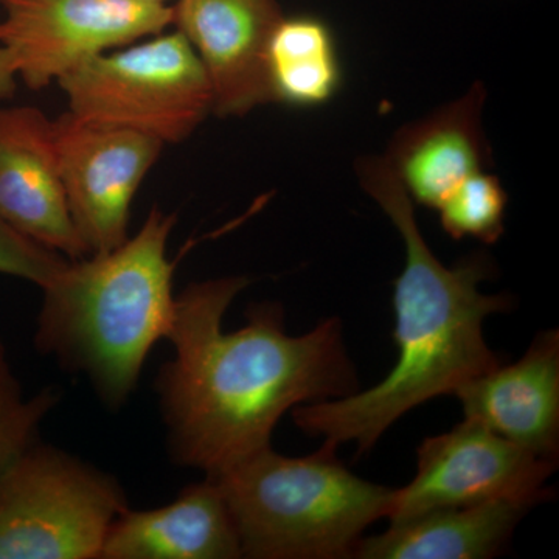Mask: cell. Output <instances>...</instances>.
I'll list each match as a JSON object with an SVG mask.
<instances>
[{"label":"cell","instance_id":"obj_1","mask_svg":"<svg viewBox=\"0 0 559 559\" xmlns=\"http://www.w3.org/2000/svg\"><path fill=\"white\" fill-rule=\"evenodd\" d=\"M249 283L205 280L176 297L167 337L175 358L157 377L170 455L205 476L271 447L286 412L359 390L340 318L289 336L282 307L259 304L249 308L242 329L226 333L224 316Z\"/></svg>","mask_w":559,"mask_h":559},{"label":"cell","instance_id":"obj_2","mask_svg":"<svg viewBox=\"0 0 559 559\" xmlns=\"http://www.w3.org/2000/svg\"><path fill=\"white\" fill-rule=\"evenodd\" d=\"M356 171L406 248L393 294L399 360L374 388L301 404L293 409V418L305 433L322 437L326 447L337 450L356 443L358 454H364L407 412L454 395L466 382L502 364L485 341L484 323L489 316L513 308V299L481 293V283L495 270L487 253H473L451 267L437 259L415 219L414 201L384 157H366Z\"/></svg>","mask_w":559,"mask_h":559},{"label":"cell","instance_id":"obj_3","mask_svg":"<svg viewBox=\"0 0 559 559\" xmlns=\"http://www.w3.org/2000/svg\"><path fill=\"white\" fill-rule=\"evenodd\" d=\"M175 224L176 215L153 209L134 237L70 260L40 288L36 347L84 374L112 409L128 403L151 349L170 333L176 263L167 246Z\"/></svg>","mask_w":559,"mask_h":559},{"label":"cell","instance_id":"obj_4","mask_svg":"<svg viewBox=\"0 0 559 559\" xmlns=\"http://www.w3.org/2000/svg\"><path fill=\"white\" fill-rule=\"evenodd\" d=\"M209 477L229 507L242 558L252 559L353 558L395 496L345 468L326 444L307 457L267 447Z\"/></svg>","mask_w":559,"mask_h":559},{"label":"cell","instance_id":"obj_5","mask_svg":"<svg viewBox=\"0 0 559 559\" xmlns=\"http://www.w3.org/2000/svg\"><path fill=\"white\" fill-rule=\"evenodd\" d=\"M58 83L76 117L164 143L189 139L213 110L207 73L179 31L94 55Z\"/></svg>","mask_w":559,"mask_h":559},{"label":"cell","instance_id":"obj_6","mask_svg":"<svg viewBox=\"0 0 559 559\" xmlns=\"http://www.w3.org/2000/svg\"><path fill=\"white\" fill-rule=\"evenodd\" d=\"M114 477L33 443L0 479V559H95L127 510Z\"/></svg>","mask_w":559,"mask_h":559},{"label":"cell","instance_id":"obj_7","mask_svg":"<svg viewBox=\"0 0 559 559\" xmlns=\"http://www.w3.org/2000/svg\"><path fill=\"white\" fill-rule=\"evenodd\" d=\"M557 465L465 418L448 432L423 440L417 473L406 487L395 488L388 520L400 524L432 511L496 500L539 506L554 498L547 480Z\"/></svg>","mask_w":559,"mask_h":559},{"label":"cell","instance_id":"obj_8","mask_svg":"<svg viewBox=\"0 0 559 559\" xmlns=\"http://www.w3.org/2000/svg\"><path fill=\"white\" fill-rule=\"evenodd\" d=\"M0 47L16 75L40 91L81 61L159 35L173 7L132 0H0Z\"/></svg>","mask_w":559,"mask_h":559},{"label":"cell","instance_id":"obj_9","mask_svg":"<svg viewBox=\"0 0 559 559\" xmlns=\"http://www.w3.org/2000/svg\"><path fill=\"white\" fill-rule=\"evenodd\" d=\"M53 138L70 213L90 255L116 249L128 238L132 200L165 143L72 112L53 121Z\"/></svg>","mask_w":559,"mask_h":559},{"label":"cell","instance_id":"obj_10","mask_svg":"<svg viewBox=\"0 0 559 559\" xmlns=\"http://www.w3.org/2000/svg\"><path fill=\"white\" fill-rule=\"evenodd\" d=\"M173 14L207 73L213 114L242 117L274 102L267 51L283 17L277 0H178Z\"/></svg>","mask_w":559,"mask_h":559},{"label":"cell","instance_id":"obj_11","mask_svg":"<svg viewBox=\"0 0 559 559\" xmlns=\"http://www.w3.org/2000/svg\"><path fill=\"white\" fill-rule=\"evenodd\" d=\"M0 219L70 260L90 255L62 187L53 121L39 109L0 108Z\"/></svg>","mask_w":559,"mask_h":559},{"label":"cell","instance_id":"obj_12","mask_svg":"<svg viewBox=\"0 0 559 559\" xmlns=\"http://www.w3.org/2000/svg\"><path fill=\"white\" fill-rule=\"evenodd\" d=\"M465 418L558 463L559 331H540L525 355L474 378L454 393Z\"/></svg>","mask_w":559,"mask_h":559},{"label":"cell","instance_id":"obj_13","mask_svg":"<svg viewBox=\"0 0 559 559\" xmlns=\"http://www.w3.org/2000/svg\"><path fill=\"white\" fill-rule=\"evenodd\" d=\"M485 98L477 81L463 97L396 132L384 159L412 201L437 210L463 180L488 167L481 130Z\"/></svg>","mask_w":559,"mask_h":559},{"label":"cell","instance_id":"obj_14","mask_svg":"<svg viewBox=\"0 0 559 559\" xmlns=\"http://www.w3.org/2000/svg\"><path fill=\"white\" fill-rule=\"evenodd\" d=\"M100 558L235 559L242 554L223 491L207 476L160 509L124 510L110 525Z\"/></svg>","mask_w":559,"mask_h":559},{"label":"cell","instance_id":"obj_15","mask_svg":"<svg viewBox=\"0 0 559 559\" xmlns=\"http://www.w3.org/2000/svg\"><path fill=\"white\" fill-rule=\"evenodd\" d=\"M527 503L496 500L480 506L437 510L390 524L380 535L360 538L359 559H488L510 543L532 510Z\"/></svg>","mask_w":559,"mask_h":559},{"label":"cell","instance_id":"obj_16","mask_svg":"<svg viewBox=\"0 0 559 559\" xmlns=\"http://www.w3.org/2000/svg\"><path fill=\"white\" fill-rule=\"evenodd\" d=\"M267 72L274 102L323 105L340 87L341 70L331 31L318 17H282L271 36Z\"/></svg>","mask_w":559,"mask_h":559},{"label":"cell","instance_id":"obj_17","mask_svg":"<svg viewBox=\"0 0 559 559\" xmlns=\"http://www.w3.org/2000/svg\"><path fill=\"white\" fill-rule=\"evenodd\" d=\"M507 202L499 179L480 171L455 187L437 210L441 227L454 240L476 238L495 245L506 230Z\"/></svg>","mask_w":559,"mask_h":559},{"label":"cell","instance_id":"obj_18","mask_svg":"<svg viewBox=\"0 0 559 559\" xmlns=\"http://www.w3.org/2000/svg\"><path fill=\"white\" fill-rule=\"evenodd\" d=\"M60 400L55 389L25 399L11 370L5 345L0 341V479L22 452L35 443L40 423Z\"/></svg>","mask_w":559,"mask_h":559},{"label":"cell","instance_id":"obj_19","mask_svg":"<svg viewBox=\"0 0 559 559\" xmlns=\"http://www.w3.org/2000/svg\"><path fill=\"white\" fill-rule=\"evenodd\" d=\"M68 263L61 253L32 241L0 219V274L24 278L44 288Z\"/></svg>","mask_w":559,"mask_h":559},{"label":"cell","instance_id":"obj_20","mask_svg":"<svg viewBox=\"0 0 559 559\" xmlns=\"http://www.w3.org/2000/svg\"><path fill=\"white\" fill-rule=\"evenodd\" d=\"M16 79L9 51L0 47V103L13 97L16 91Z\"/></svg>","mask_w":559,"mask_h":559},{"label":"cell","instance_id":"obj_21","mask_svg":"<svg viewBox=\"0 0 559 559\" xmlns=\"http://www.w3.org/2000/svg\"><path fill=\"white\" fill-rule=\"evenodd\" d=\"M132 2L150 3V5H167L168 0H132Z\"/></svg>","mask_w":559,"mask_h":559}]
</instances>
